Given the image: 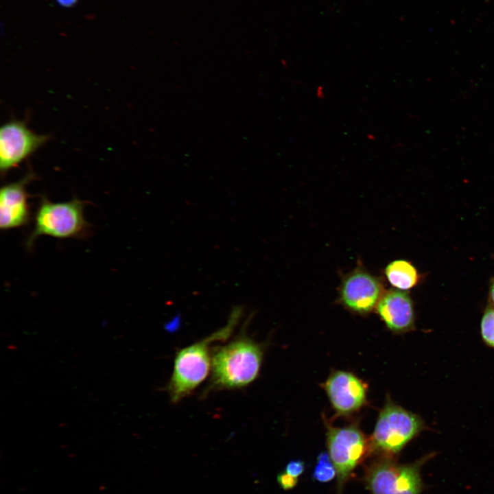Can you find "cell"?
<instances>
[{"mask_svg":"<svg viewBox=\"0 0 494 494\" xmlns=\"http://www.w3.org/2000/svg\"><path fill=\"white\" fill-rule=\"evenodd\" d=\"M211 384L226 389L240 388L257 377L263 349L259 343L240 336L220 346L211 355Z\"/></svg>","mask_w":494,"mask_h":494,"instance_id":"obj_2","label":"cell"},{"mask_svg":"<svg viewBox=\"0 0 494 494\" xmlns=\"http://www.w3.org/2000/svg\"><path fill=\"white\" fill-rule=\"evenodd\" d=\"M375 309L387 328L395 333L405 332L414 327L413 303L405 291L395 288L385 291Z\"/></svg>","mask_w":494,"mask_h":494,"instance_id":"obj_11","label":"cell"},{"mask_svg":"<svg viewBox=\"0 0 494 494\" xmlns=\"http://www.w3.org/2000/svg\"><path fill=\"white\" fill-rule=\"evenodd\" d=\"M490 296L494 303V279L491 281L490 286Z\"/></svg>","mask_w":494,"mask_h":494,"instance_id":"obj_18","label":"cell"},{"mask_svg":"<svg viewBox=\"0 0 494 494\" xmlns=\"http://www.w3.org/2000/svg\"><path fill=\"white\" fill-rule=\"evenodd\" d=\"M36 179L28 169L23 178L2 186L0 190V227L9 230L26 226L31 219L27 186Z\"/></svg>","mask_w":494,"mask_h":494,"instance_id":"obj_10","label":"cell"},{"mask_svg":"<svg viewBox=\"0 0 494 494\" xmlns=\"http://www.w3.org/2000/svg\"><path fill=\"white\" fill-rule=\"evenodd\" d=\"M384 292L382 281L378 277L358 267L342 279L339 301L350 311L364 315L376 308Z\"/></svg>","mask_w":494,"mask_h":494,"instance_id":"obj_8","label":"cell"},{"mask_svg":"<svg viewBox=\"0 0 494 494\" xmlns=\"http://www.w3.org/2000/svg\"><path fill=\"white\" fill-rule=\"evenodd\" d=\"M336 468L326 452L320 453L317 457V462L312 473L314 480L320 483H327L336 477Z\"/></svg>","mask_w":494,"mask_h":494,"instance_id":"obj_13","label":"cell"},{"mask_svg":"<svg viewBox=\"0 0 494 494\" xmlns=\"http://www.w3.org/2000/svg\"><path fill=\"white\" fill-rule=\"evenodd\" d=\"M422 429L418 416L388 400L369 438L370 454L395 458Z\"/></svg>","mask_w":494,"mask_h":494,"instance_id":"obj_5","label":"cell"},{"mask_svg":"<svg viewBox=\"0 0 494 494\" xmlns=\"http://www.w3.org/2000/svg\"><path fill=\"white\" fill-rule=\"evenodd\" d=\"M305 465L301 460H293L290 461L285 467L287 473L292 477L298 478L305 471Z\"/></svg>","mask_w":494,"mask_h":494,"instance_id":"obj_16","label":"cell"},{"mask_svg":"<svg viewBox=\"0 0 494 494\" xmlns=\"http://www.w3.org/2000/svg\"><path fill=\"white\" fill-rule=\"evenodd\" d=\"M328 454L336 470L337 494H342L354 470L370 454L369 438L356 424L333 427L327 423Z\"/></svg>","mask_w":494,"mask_h":494,"instance_id":"obj_6","label":"cell"},{"mask_svg":"<svg viewBox=\"0 0 494 494\" xmlns=\"http://www.w3.org/2000/svg\"><path fill=\"white\" fill-rule=\"evenodd\" d=\"M85 204V202L78 198L54 202L42 196L34 213V228L25 241L27 249H31L42 235L58 239L87 237L91 225L84 217Z\"/></svg>","mask_w":494,"mask_h":494,"instance_id":"obj_3","label":"cell"},{"mask_svg":"<svg viewBox=\"0 0 494 494\" xmlns=\"http://www.w3.org/2000/svg\"><path fill=\"white\" fill-rule=\"evenodd\" d=\"M277 480L280 487L285 491L294 488L298 483V478L292 477L285 471L279 473Z\"/></svg>","mask_w":494,"mask_h":494,"instance_id":"obj_15","label":"cell"},{"mask_svg":"<svg viewBox=\"0 0 494 494\" xmlns=\"http://www.w3.org/2000/svg\"><path fill=\"white\" fill-rule=\"evenodd\" d=\"M384 274L392 287L403 291L414 287L419 279L416 268L404 259H396L388 263L385 267Z\"/></svg>","mask_w":494,"mask_h":494,"instance_id":"obj_12","label":"cell"},{"mask_svg":"<svg viewBox=\"0 0 494 494\" xmlns=\"http://www.w3.org/2000/svg\"><path fill=\"white\" fill-rule=\"evenodd\" d=\"M432 455L401 464L395 458L377 456L364 468L363 481L370 494H421L423 464Z\"/></svg>","mask_w":494,"mask_h":494,"instance_id":"obj_4","label":"cell"},{"mask_svg":"<svg viewBox=\"0 0 494 494\" xmlns=\"http://www.w3.org/2000/svg\"><path fill=\"white\" fill-rule=\"evenodd\" d=\"M56 2L61 7L71 8L75 5L78 0H55Z\"/></svg>","mask_w":494,"mask_h":494,"instance_id":"obj_17","label":"cell"},{"mask_svg":"<svg viewBox=\"0 0 494 494\" xmlns=\"http://www.w3.org/2000/svg\"><path fill=\"white\" fill-rule=\"evenodd\" d=\"M240 316V309H235L224 327L176 353L167 388L172 402L177 403L189 395L207 378L211 368L210 345L228 338Z\"/></svg>","mask_w":494,"mask_h":494,"instance_id":"obj_1","label":"cell"},{"mask_svg":"<svg viewBox=\"0 0 494 494\" xmlns=\"http://www.w3.org/2000/svg\"><path fill=\"white\" fill-rule=\"evenodd\" d=\"M329 401L340 416H349L366 403L367 384L353 373L344 370L332 372L323 384Z\"/></svg>","mask_w":494,"mask_h":494,"instance_id":"obj_9","label":"cell"},{"mask_svg":"<svg viewBox=\"0 0 494 494\" xmlns=\"http://www.w3.org/2000/svg\"><path fill=\"white\" fill-rule=\"evenodd\" d=\"M480 327L484 340L494 347V308H488L485 311Z\"/></svg>","mask_w":494,"mask_h":494,"instance_id":"obj_14","label":"cell"},{"mask_svg":"<svg viewBox=\"0 0 494 494\" xmlns=\"http://www.w3.org/2000/svg\"><path fill=\"white\" fill-rule=\"evenodd\" d=\"M50 139L47 134H37L23 120H10L0 129V170L3 176L18 167Z\"/></svg>","mask_w":494,"mask_h":494,"instance_id":"obj_7","label":"cell"}]
</instances>
